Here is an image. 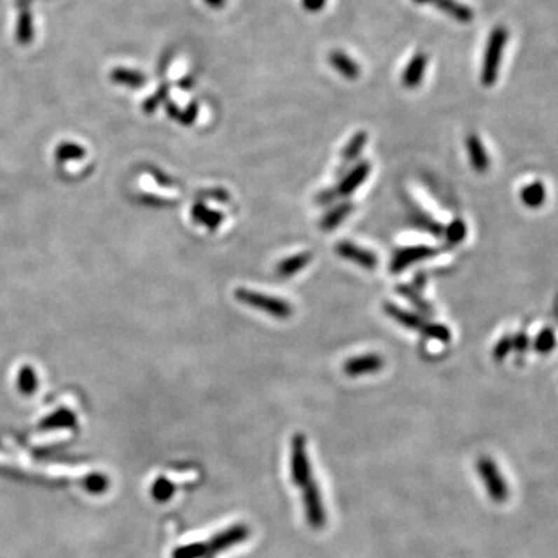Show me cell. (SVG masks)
<instances>
[{
    "mask_svg": "<svg viewBox=\"0 0 558 558\" xmlns=\"http://www.w3.org/2000/svg\"><path fill=\"white\" fill-rule=\"evenodd\" d=\"M508 39L509 33L504 27H496L489 36L481 69V83L486 87H491L498 81V73L499 67H501L504 47L508 43Z\"/></svg>",
    "mask_w": 558,
    "mask_h": 558,
    "instance_id": "1",
    "label": "cell"
},
{
    "mask_svg": "<svg viewBox=\"0 0 558 558\" xmlns=\"http://www.w3.org/2000/svg\"><path fill=\"white\" fill-rule=\"evenodd\" d=\"M234 298L242 304L253 307V309H258L264 313L270 315V317H275L279 320H287L293 315V307L289 301L281 299L278 297H270L266 295V293L240 287L234 292Z\"/></svg>",
    "mask_w": 558,
    "mask_h": 558,
    "instance_id": "2",
    "label": "cell"
},
{
    "mask_svg": "<svg viewBox=\"0 0 558 558\" xmlns=\"http://www.w3.org/2000/svg\"><path fill=\"white\" fill-rule=\"evenodd\" d=\"M476 470L491 501L498 504L508 501L509 487L496 462L490 456H482L476 464Z\"/></svg>",
    "mask_w": 558,
    "mask_h": 558,
    "instance_id": "3",
    "label": "cell"
},
{
    "mask_svg": "<svg viewBox=\"0 0 558 558\" xmlns=\"http://www.w3.org/2000/svg\"><path fill=\"white\" fill-rule=\"evenodd\" d=\"M306 437L301 433H297L292 439V451H290V475L292 481L297 487L303 489L307 482L313 479L312 476V464L307 456L306 450Z\"/></svg>",
    "mask_w": 558,
    "mask_h": 558,
    "instance_id": "4",
    "label": "cell"
},
{
    "mask_svg": "<svg viewBox=\"0 0 558 558\" xmlns=\"http://www.w3.org/2000/svg\"><path fill=\"white\" fill-rule=\"evenodd\" d=\"M301 490H303V504L307 524L315 529V531H320V529L326 526L327 515L318 484L315 482V479H312Z\"/></svg>",
    "mask_w": 558,
    "mask_h": 558,
    "instance_id": "5",
    "label": "cell"
},
{
    "mask_svg": "<svg viewBox=\"0 0 558 558\" xmlns=\"http://www.w3.org/2000/svg\"><path fill=\"white\" fill-rule=\"evenodd\" d=\"M250 537V527L245 524H234L225 531L219 532L207 543V555L205 558H215L217 554L229 550L233 546H238Z\"/></svg>",
    "mask_w": 558,
    "mask_h": 558,
    "instance_id": "6",
    "label": "cell"
},
{
    "mask_svg": "<svg viewBox=\"0 0 558 558\" xmlns=\"http://www.w3.org/2000/svg\"><path fill=\"white\" fill-rule=\"evenodd\" d=\"M439 253V250L430 245H414V247H403L394 253L391 264H389V270L391 273L397 275L400 271L408 268L413 264L428 259L431 256Z\"/></svg>",
    "mask_w": 558,
    "mask_h": 558,
    "instance_id": "7",
    "label": "cell"
},
{
    "mask_svg": "<svg viewBox=\"0 0 558 558\" xmlns=\"http://www.w3.org/2000/svg\"><path fill=\"white\" fill-rule=\"evenodd\" d=\"M385 360L379 354H363L357 357H351L343 365V372L348 377H362L369 376V374H377L383 369Z\"/></svg>",
    "mask_w": 558,
    "mask_h": 558,
    "instance_id": "8",
    "label": "cell"
},
{
    "mask_svg": "<svg viewBox=\"0 0 558 558\" xmlns=\"http://www.w3.org/2000/svg\"><path fill=\"white\" fill-rule=\"evenodd\" d=\"M335 252L340 258L357 264V266L363 267L366 270H374L379 266V258L376 253L369 252L363 247H358L352 244L349 240H341L335 245Z\"/></svg>",
    "mask_w": 558,
    "mask_h": 558,
    "instance_id": "9",
    "label": "cell"
},
{
    "mask_svg": "<svg viewBox=\"0 0 558 558\" xmlns=\"http://www.w3.org/2000/svg\"><path fill=\"white\" fill-rule=\"evenodd\" d=\"M369 172H371V165L368 161H360V163L352 168V170L344 175L343 180L339 183V186L335 189L336 197H349L351 194H354L355 191L363 185L365 180L368 179Z\"/></svg>",
    "mask_w": 558,
    "mask_h": 558,
    "instance_id": "10",
    "label": "cell"
},
{
    "mask_svg": "<svg viewBox=\"0 0 558 558\" xmlns=\"http://www.w3.org/2000/svg\"><path fill=\"white\" fill-rule=\"evenodd\" d=\"M427 65H428L427 53L417 51V53L409 60L405 70H403V76H402L403 86H405L407 89H416V87L423 81Z\"/></svg>",
    "mask_w": 558,
    "mask_h": 558,
    "instance_id": "11",
    "label": "cell"
},
{
    "mask_svg": "<svg viewBox=\"0 0 558 558\" xmlns=\"http://www.w3.org/2000/svg\"><path fill=\"white\" fill-rule=\"evenodd\" d=\"M465 148L470 158V165H472L473 170L479 174L486 172L490 168V158L479 137L476 134H470L465 140Z\"/></svg>",
    "mask_w": 558,
    "mask_h": 558,
    "instance_id": "12",
    "label": "cell"
},
{
    "mask_svg": "<svg viewBox=\"0 0 558 558\" xmlns=\"http://www.w3.org/2000/svg\"><path fill=\"white\" fill-rule=\"evenodd\" d=\"M383 312L388 315L389 318H393L394 321H397L400 326L411 329V330H421V332H422L423 326L428 322L423 317H421V315L402 309V307L395 306L393 303H385L383 304Z\"/></svg>",
    "mask_w": 558,
    "mask_h": 558,
    "instance_id": "13",
    "label": "cell"
},
{
    "mask_svg": "<svg viewBox=\"0 0 558 558\" xmlns=\"http://www.w3.org/2000/svg\"><path fill=\"white\" fill-rule=\"evenodd\" d=\"M312 258H313V254L309 252H303V253L289 256V258H285L278 264L276 273L281 278L295 276L297 273H299L301 270H304L307 266H309V264L312 262Z\"/></svg>",
    "mask_w": 558,
    "mask_h": 558,
    "instance_id": "14",
    "label": "cell"
},
{
    "mask_svg": "<svg viewBox=\"0 0 558 558\" xmlns=\"http://www.w3.org/2000/svg\"><path fill=\"white\" fill-rule=\"evenodd\" d=\"M329 64L332 65L344 79L349 81H355L360 76V72H362L358 67V64L352 60L351 56L343 53L340 50H335L329 55Z\"/></svg>",
    "mask_w": 558,
    "mask_h": 558,
    "instance_id": "15",
    "label": "cell"
},
{
    "mask_svg": "<svg viewBox=\"0 0 558 558\" xmlns=\"http://www.w3.org/2000/svg\"><path fill=\"white\" fill-rule=\"evenodd\" d=\"M352 210H354V205L351 202L348 203H340L334 207L332 210H329L325 216L321 217L320 220V229L322 231H332L335 230L336 226H340V224L343 222L344 219H346Z\"/></svg>",
    "mask_w": 558,
    "mask_h": 558,
    "instance_id": "16",
    "label": "cell"
},
{
    "mask_svg": "<svg viewBox=\"0 0 558 558\" xmlns=\"http://www.w3.org/2000/svg\"><path fill=\"white\" fill-rule=\"evenodd\" d=\"M546 188L541 182H532L521 189L519 197L527 208H540L546 202Z\"/></svg>",
    "mask_w": 558,
    "mask_h": 558,
    "instance_id": "17",
    "label": "cell"
},
{
    "mask_svg": "<svg viewBox=\"0 0 558 558\" xmlns=\"http://www.w3.org/2000/svg\"><path fill=\"white\" fill-rule=\"evenodd\" d=\"M440 11L449 14L450 18L456 19L459 22H470L473 19V11L465 6L464 4L458 2V0H433Z\"/></svg>",
    "mask_w": 558,
    "mask_h": 558,
    "instance_id": "18",
    "label": "cell"
},
{
    "mask_svg": "<svg viewBox=\"0 0 558 558\" xmlns=\"http://www.w3.org/2000/svg\"><path fill=\"white\" fill-rule=\"evenodd\" d=\"M193 217L210 230H217L224 220V215L219 211L210 210L203 203H197L193 208Z\"/></svg>",
    "mask_w": 558,
    "mask_h": 558,
    "instance_id": "19",
    "label": "cell"
},
{
    "mask_svg": "<svg viewBox=\"0 0 558 558\" xmlns=\"http://www.w3.org/2000/svg\"><path fill=\"white\" fill-rule=\"evenodd\" d=\"M366 143H368V134H366L365 130L357 132V134L349 140V143L344 146L343 154H341L343 163L344 165L352 163V161L357 160L360 156H362V152L365 149Z\"/></svg>",
    "mask_w": 558,
    "mask_h": 558,
    "instance_id": "20",
    "label": "cell"
},
{
    "mask_svg": "<svg viewBox=\"0 0 558 558\" xmlns=\"http://www.w3.org/2000/svg\"><path fill=\"white\" fill-rule=\"evenodd\" d=\"M467 236V225L462 219H453L444 229V238L449 245H458Z\"/></svg>",
    "mask_w": 558,
    "mask_h": 558,
    "instance_id": "21",
    "label": "cell"
},
{
    "mask_svg": "<svg viewBox=\"0 0 558 558\" xmlns=\"http://www.w3.org/2000/svg\"><path fill=\"white\" fill-rule=\"evenodd\" d=\"M413 222L416 226H418V229L435 234V236H444V226L440 225L437 220L433 219L430 215H427V212L417 210L413 215Z\"/></svg>",
    "mask_w": 558,
    "mask_h": 558,
    "instance_id": "22",
    "label": "cell"
},
{
    "mask_svg": "<svg viewBox=\"0 0 558 558\" xmlns=\"http://www.w3.org/2000/svg\"><path fill=\"white\" fill-rule=\"evenodd\" d=\"M397 292L402 297H405L408 301H411V303L416 306V309H418L422 313L433 315V307L423 298H421V293H418L414 287H411V285L407 284H400L397 287Z\"/></svg>",
    "mask_w": 558,
    "mask_h": 558,
    "instance_id": "23",
    "label": "cell"
},
{
    "mask_svg": "<svg viewBox=\"0 0 558 558\" xmlns=\"http://www.w3.org/2000/svg\"><path fill=\"white\" fill-rule=\"evenodd\" d=\"M151 494H152V498L156 499L157 503H166L174 496L175 486L170 479L158 478V479H156V482L152 484Z\"/></svg>",
    "mask_w": 558,
    "mask_h": 558,
    "instance_id": "24",
    "label": "cell"
},
{
    "mask_svg": "<svg viewBox=\"0 0 558 558\" xmlns=\"http://www.w3.org/2000/svg\"><path fill=\"white\" fill-rule=\"evenodd\" d=\"M422 334L427 336V339L436 340L440 343H450L451 340V330L444 325H439V322H427L422 329Z\"/></svg>",
    "mask_w": 558,
    "mask_h": 558,
    "instance_id": "25",
    "label": "cell"
},
{
    "mask_svg": "<svg viewBox=\"0 0 558 558\" xmlns=\"http://www.w3.org/2000/svg\"><path fill=\"white\" fill-rule=\"evenodd\" d=\"M535 351L540 352V354H549L552 352L557 346V336L552 329H543L541 332L537 335V339L533 341Z\"/></svg>",
    "mask_w": 558,
    "mask_h": 558,
    "instance_id": "26",
    "label": "cell"
},
{
    "mask_svg": "<svg viewBox=\"0 0 558 558\" xmlns=\"http://www.w3.org/2000/svg\"><path fill=\"white\" fill-rule=\"evenodd\" d=\"M205 555H207V543H191L172 552V558H205Z\"/></svg>",
    "mask_w": 558,
    "mask_h": 558,
    "instance_id": "27",
    "label": "cell"
},
{
    "mask_svg": "<svg viewBox=\"0 0 558 558\" xmlns=\"http://www.w3.org/2000/svg\"><path fill=\"white\" fill-rule=\"evenodd\" d=\"M84 486L90 494H102L109 487V479L104 475H90L89 478H86Z\"/></svg>",
    "mask_w": 558,
    "mask_h": 558,
    "instance_id": "28",
    "label": "cell"
},
{
    "mask_svg": "<svg viewBox=\"0 0 558 558\" xmlns=\"http://www.w3.org/2000/svg\"><path fill=\"white\" fill-rule=\"evenodd\" d=\"M512 349H513V339H510V336H504V339L499 341L494 349V358L496 360V362H503V360L508 357V354Z\"/></svg>",
    "mask_w": 558,
    "mask_h": 558,
    "instance_id": "29",
    "label": "cell"
},
{
    "mask_svg": "<svg viewBox=\"0 0 558 558\" xmlns=\"http://www.w3.org/2000/svg\"><path fill=\"white\" fill-rule=\"evenodd\" d=\"M301 4H303L304 10L311 11V13H318L325 8L327 0H301Z\"/></svg>",
    "mask_w": 558,
    "mask_h": 558,
    "instance_id": "30",
    "label": "cell"
},
{
    "mask_svg": "<svg viewBox=\"0 0 558 558\" xmlns=\"http://www.w3.org/2000/svg\"><path fill=\"white\" fill-rule=\"evenodd\" d=\"M335 199H336L335 189H326L317 196V203L327 205V203H332Z\"/></svg>",
    "mask_w": 558,
    "mask_h": 558,
    "instance_id": "31",
    "label": "cell"
},
{
    "mask_svg": "<svg viewBox=\"0 0 558 558\" xmlns=\"http://www.w3.org/2000/svg\"><path fill=\"white\" fill-rule=\"evenodd\" d=\"M529 346V340L524 334H519L517 339H513V351L524 352Z\"/></svg>",
    "mask_w": 558,
    "mask_h": 558,
    "instance_id": "32",
    "label": "cell"
},
{
    "mask_svg": "<svg viewBox=\"0 0 558 558\" xmlns=\"http://www.w3.org/2000/svg\"><path fill=\"white\" fill-rule=\"evenodd\" d=\"M196 115H197V106H196V104H193V106H191V107L186 110L185 118H183V123H186V124L193 123V121H194V118H196Z\"/></svg>",
    "mask_w": 558,
    "mask_h": 558,
    "instance_id": "33",
    "label": "cell"
},
{
    "mask_svg": "<svg viewBox=\"0 0 558 558\" xmlns=\"http://www.w3.org/2000/svg\"><path fill=\"white\" fill-rule=\"evenodd\" d=\"M226 0H205V4L210 5L211 8H222Z\"/></svg>",
    "mask_w": 558,
    "mask_h": 558,
    "instance_id": "34",
    "label": "cell"
},
{
    "mask_svg": "<svg viewBox=\"0 0 558 558\" xmlns=\"http://www.w3.org/2000/svg\"><path fill=\"white\" fill-rule=\"evenodd\" d=\"M416 4H433V0H414Z\"/></svg>",
    "mask_w": 558,
    "mask_h": 558,
    "instance_id": "35",
    "label": "cell"
}]
</instances>
